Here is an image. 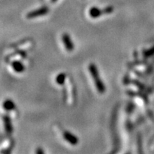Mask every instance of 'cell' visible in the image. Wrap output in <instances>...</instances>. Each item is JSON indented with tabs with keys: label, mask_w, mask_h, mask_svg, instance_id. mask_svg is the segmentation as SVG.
<instances>
[{
	"label": "cell",
	"mask_w": 154,
	"mask_h": 154,
	"mask_svg": "<svg viewBox=\"0 0 154 154\" xmlns=\"http://www.w3.org/2000/svg\"><path fill=\"white\" fill-rule=\"evenodd\" d=\"M88 70H89L91 76L92 78H93V81H94L96 89L98 90V91L100 93H104L106 91V87L104 82H103L101 79L97 67L96 66V65L93 64V63H91V64L89 65V66H88Z\"/></svg>",
	"instance_id": "cell-1"
},
{
	"label": "cell",
	"mask_w": 154,
	"mask_h": 154,
	"mask_svg": "<svg viewBox=\"0 0 154 154\" xmlns=\"http://www.w3.org/2000/svg\"><path fill=\"white\" fill-rule=\"evenodd\" d=\"M62 41L63 42V44H64L65 46V48H66L67 51H72L73 50L74 48V44L73 42H72L70 36L68 34H63L62 35Z\"/></svg>",
	"instance_id": "cell-2"
},
{
	"label": "cell",
	"mask_w": 154,
	"mask_h": 154,
	"mask_svg": "<svg viewBox=\"0 0 154 154\" xmlns=\"http://www.w3.org/2000/svg\"><path fill=\"white\" fill-rule=\"evenodd\" d=\"M112 8H107L104 11H101V10H99V9L96 8H93L90 10L89 14L90 16L93 18H96V17H99V16H101L102 14H109L111 13L112 12Z\"/></svg>",
	"instance_id": "cell-3"
},
{
	"label": "cell",
	"mask_w": 154,
	"mask_h": 154,
	"mask_svg": "<svg viewBox=\"0 0 154 154\" xmlns=\"http://www.w3.org/2000/svg\"><path fill=\"white\" fill-rule=\"evenodd\" d=\"M63 138H64L66 141H68L69 143L72 145H77L78 143V141H78V139L75 136L68 131L63 132Z\"/></svg>",
	"instance_id": "cell-4"
},
{
	"label": "cell",
	"mask_w": 154,
	"mask_h": 154,
	"mask_svg": "<svg viewBox=\"0 0 154 154\" xmlns=\"http://www.w3.org/2000/svg\"><path fill=\"white\" fill-rule=\"evenodd\" d=\"M48 12V9L47 8H42L36 10V11H34L32 12H30L29 14L27 15V18L29 19H32L35 18V17H39V16H42L46 15Z\"/></svg>",
	"instance_id": "cell-5"
},
{
	"label": "cell",
	"mask_w": 154,
	"mask_h": 154,
	"mask_svg": "<svg viewBox=\"0 0 154 154\" xmlns=\"http://www.w3.org/2000/svg\"><path fill=\"white\" fill-rule=\"evenodd\" d=\"M12 67H13L14 70H15V72H19V73L22 72L24 70V65L21 62H19V61H14V62L12 63Z\"/></svg>",
	"instance_id": "cell-6"
},
{
	"label": "cell",
	"mask_w": 154,
	"mask_h": 154,
	"mask_svg": "<svg viewBox=\"0 0 154 154\" xmlns=\"http://www.w3.org/2000/svg\"><path fill=\"white\" fill-rule=\"evenodd\" d=\"M3 107L5 110L7 111H11L13 110L15 108V105L14 104V102L11 100H6L3 104Z\"/></svg>",
	"instance_id": "cell-7"
},
{
	"label": "cell",
	"mask_w": 154,
	"mask_h": 154,
	"mask_svg": "<svg viewBox=\"0 0 154 154\" xmlns=\"http://www.w3.org/2000/svg\"><path fill=\"white\" fill-rule=\"evenodd\" d=\"M4 126L5 128L7 129L8 133H12V126L11 123V120L8 116H4Z\"/></svg>",
	"instance_id": "cell-8"
},
{
	"label": "cell",
	"mask_w": 154,
	"mask_h": 154,
	"mask_svg": "<svg viewBox=\"0 0 154 154\" xmlns=\"http://www.w3.org/2000/svg\"><path fill=\"white\" fill-rule=\"evenodd\" d=\"M65 79H66V75H65V74H60L56 77V81L58 84L61 85L64 83Z\"/></svg>",
	"instance_id": "cell-9"
}]
</instances>
